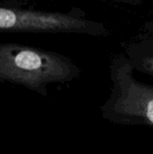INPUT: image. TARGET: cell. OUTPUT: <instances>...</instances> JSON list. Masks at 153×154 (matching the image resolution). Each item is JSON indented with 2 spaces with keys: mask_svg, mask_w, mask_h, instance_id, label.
<instances>
[{
  "mask_svg": "<svg viewBox=\"0 0 153 154\" xmlns=\"http://www.w3.org/2000/svg\"><path fill=\"white\" fill-rule=\"evenodd\" d=\"M78 68L59 53L14 42L0 43V83H10L47 96L50 83L70 81Z\"/></svg>",
  "mask_w": 153,
  "mask_h": 154,
  "instance_id": "obj_1",
  "label": "cell"
},
{
  "mask_svg": "<svg viewBox=\"0 0 153 154\" xmlns=\"http://www.w3.org/2000/svg\"><path fill=\"white\" fill-rule=\"evenodd\" d=\"M112 79L113 94L104 114L117 123L153 125V87L136 81L125 60L113 64Z\"/></svg>",
  "mask_w": 153,
  "mask_h": 154,
  "instance_id": "obj_2",
  "label": "cell"
},
{
  "mask_svg": "<svg viewBox=\"0 0 153 154\" xmlns=\"http://www.w3.org/2000/svg\"><path fill=\"white\" fill-rule=\"evenodd\" d=\"M104 31L103 24L76 14L38 11L13 3L0 5V32L102 34Z\"/></svg>",
  "mask_w": 153,
  "mask_h": 154,
  "instance_id": "obj_3",
  "label": "cell"
},
{
  "mask_svg": "<svg viewBox=\"0 0 153 154\" xmlns=\"http://www.w3.org/2000/svg\"><path fill=\"white\" fill-rule=\"evenodd\" d=\"M145 69L149 72H151L153 74V56L152 57H149V58H146L144 60V62H143V65H142Z\"/></svg>",
  "mask_w": 153,
  "mask_h": 154,
  "instance_id": "obj_4",
  "label": "cell"
}]
</instances>
